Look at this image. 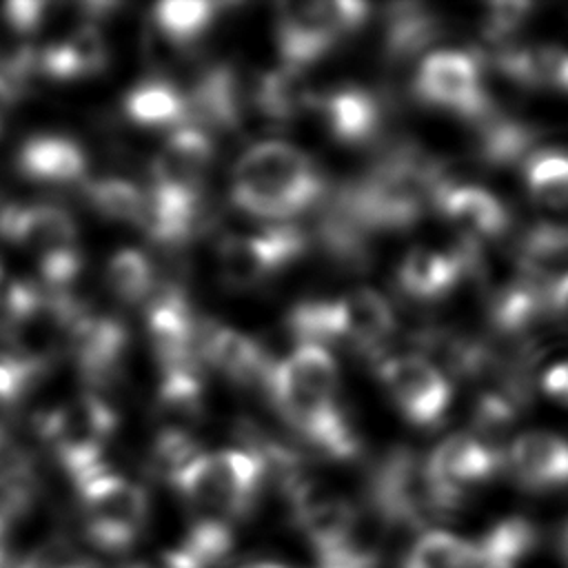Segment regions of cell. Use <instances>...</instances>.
<instances>
[{
    "label": "cell",
    "mask_w": 568,
    "mask_h": 568,
    "mask_svg": "<svg viewBox=\"0 0 568 568\" xmlns=\"http://www.w3.org/2000/svg\"><path fill=\"white\" fill-rule=\"evenodd\" d=\"M324 180L311 158L286 142L268 140L246 149L233 171L231 202L253 215L284 220L313 206Z\"/></svg>",
    "instance_id": "6da1fadb"
},
{
    "label": "cell",
    "mask_w": 568,
    "mask_h": 568,
    "mask_svg": "<svg viewBox=\"0 0 568 568\" xmlns=\"http://www.w3.org/2000/svg\"><path fill=\"white\" fill-rule=\"evenodd\" d=\"M266 464L253 448L200 453L171 484L211 519L233 517L253 504Z\"/></svg>",
    "instance_id": "7a4b0ae2"
},
{
    "label": "cell",
    "mask_w": 568,
    "mask_h": 568,
    "mask_svg": "<svg viewBox=\"0 0 568 568\" xmlns=\"http://www.w3.org/2000/svg\"><path fill=\"white\" fill-rule=\"evenodd\" d=\"M0 235L20 244L33 255L49 297H64L75 282L82 260L78 251V231L73 220L58 206L9 204L0 220Z\"/></svg>",
    "instance_id": "3957f363"
},
{
    "label": "cell",
    "mask_w": 568,
    "mask_h": 568,
    "mask_svg": "<svg viewBox=\"0 0 568 568\" xmlns=\"http://www.w3.org/2000/svg\"><path fill=\"white\" fill-rule=\"evenodd\" d=\"M366 16L368 7L353 0L280 4L275 40L282 64L304 71L326 55L339 38L357 31Z\"/></svg>",
    "instance_id": "277c9868"
},
{
    "label": "cell",
    "mask_w": 568,
    "mask_h": 568,
    "mask_svg": "<svg viewBox=\"0 0 568 568\" xmlns=\"http://www.w3.org/2000/svg\"><path fill=\"white\" fill-rule=\"evenodd\" d=\"M113 408L98 395H80L51 410L42 433L75 484L104 470V448L115 430Z\"/></svg>",
    "instance_id": "5b68a950"
},
{
    "label": "cell",
    "mask_w": 568,
    "mask_h": 568,
    "mask_svg": "<svg viewBox=\"0 0 568 568\" xmlns=\"http://www.w3.org/2000/svg\"><path fill=\"white\" fill-rule=\"evenodd\" d=\"M375 508L386 519L424 524L437 515L450 513L462 497L444 488L428 468L426 459H417L408 450L393 453L382 466L373 484Z\"/></svg>",
    "instance_id": "8992f818"
},
{
    "label": "cell",
    "mask_w": 568,
    "mask_h": 568,
    "mask_svg": "<svg viewBox=\"0 0 568 568\" xmlns=\"http://www.w3.org/2000/svg\"><path fill=\"white\" fill-rule=\"evenodd\" d=\"M91 539L106 550L129 548L149 515L146 493L109 468L78 484Z\"/></svg>",
    "instance_id": "52a82bcc"
},
{
    "label": "cell",
    "mask_w": 568,
    "mask_h": 568,
    "mask_svg": "<svg viewBox=\"0 0 568 568\" xmlns=\"http://www.w3.org/2000/svg\"><path fill=\"white\" fill-rule=\"evenodd\" d=\"M264 388L268 390L280 415L302 435L308 446L333 459L355 457L357 437L335 397L300 390L271 373Z\"/></svg>",
    "instance_id": "ba28073f"
},
{
    "label": "cell",
    "mask_w": 568,
    "mask_h": 568,
    "mask_svg": "<svg viewBox=\"0 0 568 568\" xmlns=\"http://www.w3.org/2000/svg\"><path fill=\"white\" fill-rule=\"evenodd\" d=\"M417 95L437 109L481 122L493 113L475 55L464 51L428 53L415 78Z\"/></svg>",
    "instance_id": "9c48e42d"
},
{
    "label": "cell",
    "mask_w": 568,
    "mask_h": 568,
    "mask_svg": "<svg viewBox=\"0 0 568 568\" xmlns=\"http://www.w3.org/2000/svg\"><path fill=\"white\" fill-rule=\"evenodd\" d=\"M306 248V237L295 226H271L257 233L229 235L220 244V273L231 288H253L284 266L293 264Z\"/></svg>",
    "instance_id": "30bf717a"
},
{
    "label": "cell",
    "mask_w": 568,
    "mask_h": 568,
    "mask_svg": "<svg viewBox=\"0 0 568 568\" xmlns=\"http://www.w3.org/2000/svg\"><path fill=\"white\" fill-rule=\"evenodd\" d=\"M379 379L393 404L419 428L439 424L450 402V384L442 368L424 355H395L379 364Z\"/></svg>",
    "instance_id": "8fae6325"
},
{
    "label": "cell",
    "mask_w": 568,
    "mask_h": 568,
    "mask_svg": "<svg viewBox=\"0 0 568 568\" xmlns=\"http://www.w3.org/2000/svg\"><path fill=\"white\" fill-rule=\"evenodd\" d=\"M146 335L162 371L195 366L197 322L180 288L164 286L146 302Z\"/></svg>",
    "instance_id": "7c38bea8"
},
{
    "label": "cell",
    "mask_w": 568,
    "mask_h": 568,
    "mask_svg": "<svg viewBox=\"0 0 568 568\" xmlns=\"http://www.w3.org/2000/svg\"><path fill=\"white\" fill-rule=\"evenodd\" d=\"M197 353L237 384H266L271 362L255 339L215 322L197 324Z\"/></svg>",
    "instance_id": "4fadbf2b"
},
{
    "label": "cell",
    "mask_w": 568,
    "mask_h": 568,
    "mask_svg": "<svg viewBox=\"0 0 568 568\" xmlns=\"http://www.w3.org/2000/svg\"><path fill=\"white\" fill-rule=\"evenodd\" d=\"M435 209L464 233L468 242H484L501 235L508 229V211L499 197L475 184H453L439 189Z\"/></svg>",
    "instance_id": "5bb4252c"
},
{
    "label": "cell",
    "mask_w": 568,
    "mask_h": 568,
    "mask_svg": "<svg viewBox=\"0 0 568 568\" xmlns=\"http://www.w3.org/2000/svg\"><path fill=\"white\" fill-rule=\"evenodd\" d=\"M311 109L320 115L326 131L342 144H364L379 129V104L362 87L342 84L315 93Z\"/></svg>",
    "instance_id": "9a60e30c"
},
{
    "label": "cell",
    "mask_w": 568,
    "mask_h": 568,
    "mask_svg": "<svg viewBox=\"0 0 568 568\" xmlns=\"http://www.w3.org/2000/svg\"><path fill=\"white\" fill-rule=\"evenodd\" d=\"M109 64V47L100 27L80 22L64 36L51 40L36 53V67L55 80H78L104 71Z\"/></svg>",
    "instance_id": "2e32d148"
},
{
    "label": "cell",
    "mask_w": 568,
    "mask_h": 568,
    "mask_svg": "<svg viewBox=\"0 0 568 568\" xmlns=\"http://www.w3.org/2000/svg\"><path fill=\"white\" fill-rule=\"evenodd\" d=\"M69 346L87 377L109 379L126 351V331L120 322L104 315L78 313L67 328Z\"/></svg>",
    "instance_id": "e0dca14e"
},
{
    "label": "cell",
    "mask_w": 568,
    "mask_h": 568,
    "mask_svg": "<svg viewBox=\"0 0 568 568\" xmlns=\"http://www.w3.org/2000/svg\"><path fill=\"white\" fill-rule=\"evenodd\" d=\"M506 462L515 479L528 488H555L568 484V442L555 433L530 430L515 437Z\"/></svg>",
    "instance_id": "ac0fdd59"
},
{
    "label": "cell",
    "mask_w": 568,
    "mask_h": 568,
    "mask_svg": "<svg viewBox=\"0 0 568 568\" xmlns=\"http://www.w3.org/2000/svg\"><path fill=\"white\" fill-rule=\"evenodd\" d=\"M426 462L444 488L464 497L468 486L493 477L499 466V455L481 437L462 433L446 437Z\"/></svg>",
    "instance_id": "d6986e66"
},
{
    "label": "cell",
    "mask_w": 568,
    "mask_h": 568,
    "mask_svg": "<svg viewBox=\"0 0 568 568\" xmlns=\"http://www.w3.org/2000/svg\"><path fill=\"white\" fill-rule=\"evenodd\" d=\"M213 160V140L193 124H182L169 133L151 164V182L200 191V182Z\"/></svg>",
    "instance_id": "ffe728a7"
},
{
    "label": "cell",
    "mask_w": 568,
    "mask_h": 568,
    "mask_svg": "<svg viewBox=\"0 0 568 568\" xmlns=\"http://www.w3.org/2000/svg\"><path fill=\"white\" fill-rule=\"evenodd\" d=\"M200 220V191L151 182L144 191L140 226L160 244L186 242Z\"/></svg>",
    "instance_id": "44dd1931"
},
{
    "label": "cell",
    "mask_w": 568,
    "mask_h": 568,
    "mask_svg": "<svg viewBox=\"0 0 568 568\" xmlns=\"http://www.w3.org/2000/svg\"><path fill=\"white\" fill-rule=\"evenodd\" d=\"M339 339L364 353H375L395 331V315L384 295L357 288L335 300Z\"/></svg>",
    "instance_id": "7402d4cb"
},
{
    "label": "cell",
    "mask_w": 568,
    "mask_h": 568,
    "mask_svg": "<svg viewBox=\"0 0 568 568\" xmlns=\"http://www.w3.org/2000/svg\"><path fill=\"white\" fill-rule=\"evenodd\" d=\"M16 166L22 178L42 184H73L87 173V155L78 142L55 133L29 138L18 155Z\"/></svg>",
    "instance_id": "603a6c76"
},
{
    "label": "cell",
    "mask_w": 568,
    "mask_h": 568,
    "mask_svg": "<svg viewBox=\"0 0 568 568\" xmlns=\"http://www.w3.org/2000/svg\"><path fill=\"white\" fill-rule=\"evenodd\" d=\"M186 124L211 129H231L240 122V87L233 69L217 64L206 69L186 93Z\"/></svg>",
    "instance_id": "cb8c5ba5"
},
{
    "label": "cell",
    "mask_w": 568,
    "mask_h": 568,
    "mask_svg": "<svg viewBox=\"0 0 568 568\" xmlns=\"http://www.w3.org/2000/svg\"><path fill=\"white\" fill-rule=\"evenodd\" d=\"M466 268L468 266L459 248L444 253L428 246H415L404 255L397 268V282L413 300L430 302L450 293Z\"/></svg>",
    "instance_id": "d4e9b609"
},
{
    "label": "cell",
    "mask_w": 568,
    "mask_h": 568,
    "mask_svg": "<svg viewBox=\"0 0 568 568\" xmlns=\"http://www.w3.org/2000/svg\"><path fill=\"white\" fill-rule=\"evenodd\" d=\"M497 67L515 84L568 93V51L561 47H510L497 53Z\"/></svg>",
    "instance_id": "484cf974"
},
{
    "label": "cell",
    "mask_w": 568,
    "mask_h": 568,
    "mask_svg": "<svg viewBox=\"0 0 568 568\" xmlns=\"http://www.w3.org/2000/svg\"><path fill=\"white\" fill-rule=\"evenodd\" d=\"M204 388L195 366H180L162 371L155 397V415L162 430L189 433L202 419Z\"/></svg>",
    "instance_id": "4316f807"
},
{
    "label": "cell",
    "mask_w": 568,
    "mask_h": 568,
    "mask_svg": "<svg viewBox=\"0 0 568 568\" xmlns=\"http://www.w3.org/2000/svg\"><path fill=\"white\" fill-rule=\"evenodd\" d=\"M313 91L302 69L280 64L260 75L255 84V106L271 122H288L311 109Z\"/></svg>",
    "instance_id": "83f0119b"
},
{
    "label": "cell",
    "mask_w": 568,
    "mask_h": 568,
    "mask_svg": "<svg viewBox=\"0 0 568 568\" xmlns=\"http://www.w3.org/2000/svg\"><path fill=\"white\" fill-rule=\"evenodd\" d=\"M124 113L146 129H178L186 124V95L166 80H144L124 95Z\"/></svg>",
    "instance_id": "f1b7e54d"
},
{
    "label": "cell",
    "mask_w": 568,
    "mask_h": 568,
    "mask_svg": "<svg viewBox=\"0 0 568 568\" xmlns=\"http://www.w3.org/2000/svg\"><path fill=\"white\" fill-rule=\"evenodd\" d=\"M271 373L306 393L322 397H335L337 393V364L331 353L317 344H297L286 359L273 364Z\"/></svg>",
    "instance_id": "f546056e"
},
{
    "label": "cell",
    "mask_w": 568,
    "mask_h": 568,
    "mask_svg": "<svg viewBox=\"0 0 568 568\" xmlns=\"http://www.w3.org/2000/svg\"><path fill=\"white\" fill-rule=\"evenodd\" d=\"M233 537L224 521L204 517L164 555L162 568H217L231 552Z\"/></svg>",
    "instance_id": "4dcf8cb0"
},
{
    "label": "cell",
    "mask_w": 568,
    "mask_h": 568,
    "mask_svg": "<svg viewBox=\"0 0 568 568\" xmlns=\"http://www.w3.org/2000/svg\"><path fill=\"white\" fill-rule=\"evenodd\" d=\"M217 4L202 0H169L153 7V27L158 36L173 44L186 47L211 27Z\"/></svg>",
    "instance_id": "1f68e13d"
},
{
    "label": "cell",
    "mask_w": 568,
    "mask_h": 568,
    "mask_svg": "<svg viewBox=\"0 0 568 568\" xmlns=\"http://www.w3.org/2000/svg\"><path fill=\"white\" fill-rule=\"evenodd\" d=\"M526 186L541 206L568 211V153L544 149L532 153L524 166Z\"/></svg>",
    "instance_id": "d6a6232c"
},
{
    "label": "cell",
    "mask_w": 568,
    "mask_h": 568,
    "mask_svg": "<svg viewBox=\"0 0 568 568\" xmlns=\"http://www.w3.org/2000/svg\"><path fill=\"white\" fill-rule=\"evenodd\" d=\"M437 20L419 4H393L386 13V51L393 58H408L433 42Z\"/></svg>",
    "instance_id": "836d02e7"
},
{
    "label": "cell",
    "mask_w": 568,
    "mask_h": 568,
    "mask_svg": "<svg viewBox=\"0 0 568 568\" xmlns=\"http://www.w3.org/2000/svg\"><path fill=\"white\" fill-rule=\"evenodd\" d=\"M402 568H475V544L446 530H428L415 539Z\"/></svg>",
    "instance_id": "e575fe53"
},
{
    "label": "cell",
    "mask_w": 568,
    "mask_h": 568,
    "mask_svg": "<svg viewBox=\"0 0 568 568\" xmlns=\"http://www.w3.org/2000/svg\"><path fill=\"white\" fill-rule=\"evenodd\" d=\"M106 284L126 304H138L153 293V266L138 248H120L106 262Z\"/></svg>",
    "instance_id": "d590c367"
},
{
    "label": "cell",
    "mask_w": 568,
    "mask_h": 568,
    "mask_svg": "<svg viewBox=\"0 0 568 568\" xmlns=\"http://www.w3.org/2000/svg\"><path fill=\"white\" fill-rule=\"evenodd\" d=\"M89 200L98 213L115 222L140 224L144 191L124 178H100L89 184Z\"/></svg>",
    "instance_id": "8d00e7d4"
},
{
    "label": "cell",
    "mask_w": 568,
    "mask_h": 568,
    "mask_svg": "<svg viewBox=\"0 0 568 568\" xmlns=\"http://www.w3.org/2000/svg\"><path fill=\"white\" fill-rule=\"evenodd\" d=\"M288 324L300 344H317L326 348V342H342L335 300L300 302L291 311Z\"/></svg>",
    "instance_id": "74e56055"
},
{
    "label": "cell",
    "mask_w": 568,
    "mask_h": 568,
    "mask_svg": "<svg viewBox=\"0 0 568 568\" xmlns=\"http://www.w3.org/2000/svg\"><path fill=\"white\" fill-rule=\"evenodd\" d=\"M479 124V149L488 162L506 164L524 155L530 133L519 124L497 115H486Z\"/></svg>",
    "instance_id": "f35d334b"
},
{
    "label": "cell",
    "mask_w": 568,
    "mask_h": 568,
    "mask_svg": "<svg viewBox=\"0 0 568 568\" xmlns=\"http://www.w3.org/2000/svg\"><path fill=\"white\" fill-rule=\"evenodd\" d=\"M197 455V442L191 437V433L160 430L153 442L151 466L160 477L173 481Z\"/></svg>",
    "instance_id": "ab89813d"
},
{
    "label": "cell",
    "mask_w": 568,
    "mask_h": 568,
    "mask_svg": "<svg viewBox=\"0 0 568 568\" xmlns=\"http://www.w3.org/2000/svg\"><path fill=\"white\" fill-rule=\"evenodd\" d=\"M532 4L530 2H495L486 7L484 31L488 38L499 40L508 33L517 31L521 22L528 18Z\"/></svg>",
    "instance_id": "60d3db41"
},
{
    "label": "cell",
    "mask_w": 568,
    "mask_h": 568,
    "mask_svg": "<svg viewBox=\"0 0 568 568\" xmlns=\"http://www.w3.org/2000/svg\"><path fill=\"white\" fill-rule=\"evenodd\" d=\"M541 386H544V390H546L550 397L561 399V402L568 404V362H561V364L550 366V368L544 373Z\"/></svg>",
    "instance_id": "b9f144b4"
},
{
    "label": "cell",
    "mask_w": 568,
    "mask_h": 568,
    "mask_svg": "<svg viewBox=\"0 0 568 568\" xmlns=\"http://www.w3.org/2000/svg\"><path fill=\"white\" fill-rule=\"evenodd\" d=\"M546 300H548V308L568 322V273L561 275L546 293Z\"/></svg>",
    "instance_id": "7bdbcfd3"
},
{
    "label": "cell",
    "mask_w": 568,
    "mask_h": 568,
    "mask_svg": "<svg viewBox=\"0 0 568 568\" xmlns=\"http://www.w3.org/2000/svg\"><path fill=\"white\" fill-rule=\"evenodd\" d=\"M4 517L0 515V564H2V557H4Z\"/></svg>",
    "instance_id": "ee69618b"
},
{
    "label": "cell",
    "mask_w": 568,
    "mask_h": 568,
    "mask_svg": "<svg viewBox=\"0 0 568 568\" xmlns=\"http://www.w3.org/2000/svg\"><path fill=\"white\" fill-rule=\"evenodd\" d=\"M242 568H284V566H277V564H248V566H242Z\"/></svg>",
    "instance_id": "f6af8a7d"
},
{
    "label": "cell",
    "mask_w": 568,
    "mask_h": 568,
    "mask_svg": "<svg viewBox=\"0 0 568 568\" xmlns=\"http://www.w3.org/2000/svg\"><path fill=\"white\" fill-rule=\"evenodd\" d=\"M561 546H564V555H566V559H568V526H566V530H564V537H561Z\"/></svg>",
    "instance_id": "bcb514c9"
},
{
    "label": "cell",
    "mask_w": 568,
    "mask_h": 568,
    "mask_svg": "<svg viewBox=\"0 0 568 568\" xmlns=\"http://www.w3.org/2000/svg\"><path fill=\"white\" fill-rule=\"evenodd\" d=\"M2 275H4V271H2V266H0V277H2Z\"/></svg>",
    "instance_id": "7dc6e473"
},
{
    "label": "cell",
    "mask_w": 568,
    "mask_h": 568,
    "mask_svg": "<svg viewBox=\"0 0 568 568\" xmlns=\"http://www.w3.org/2000/svg\"><path fill=\"white\" fill-rule=\"evenodd\" d=\"M64 568H80V566H64Z\"/></svg>",
    "instance_id": "c3c4849f"
},
{
    "label": "cell",
    "mask_w": 568,
    "mask_h": 568,
    "mask_svg": "<svg viewBox=\"0 0 568 568\" xmlns=\"http://www.w3.org/2000/svg\"><path fill=\"white\" fill-rule=\"evenodd\" d=\"M0 442H2V430H0Z\"/></svg>",
    "instance_id": "681fc988"
}]
</instances>
